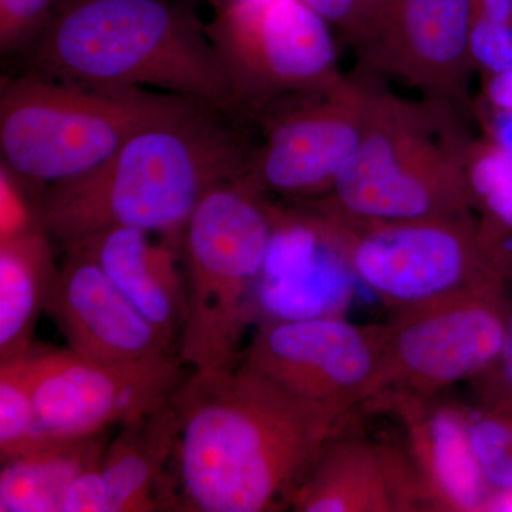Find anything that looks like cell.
Listing matches in <instances>:
<instances>
[{
  "instance_id": "cell-7",
  "label": "cell",
  "mask_w": 512,
  "mask_h": 512,
  "mask_svg": "<svg viewBox=\"0 0 512 512\" xmlns=\"http://www.w3.org/2000/svg\"><path fill=\"white\" fill-rule=\"evenodd\" d=\"M302 215L352 278L396 313L503 279L488 259L474 215L360 221L311 204Z\"/></svg>"
},
{
  "instance_id": "cell-4",
  "label": "cell",
  "mask_w": 512,
  "mask_h": 512,
  "mask_svg": "<svg viewBox=\"0 0 512 512\" xmlns=\"http://www.w3.org/2000/svg\"><path fill=\"white\" fill-rule=\"evenodd\" d=\"M365 131L320 210L360 221L474 215L463 119L433 101L410 103L365 82Z\"/></svg>"
},
{
  "instance_id": "cell-25",
  "label": "cell",
  "mask_w": 512,
  "mask_h": 512,
  "mask_svg": "<svg viewBox=\"0 0 512 512\" xmlns=\"http://www.w3.org/2000/svg\"><path fill=\"white\" fill-rule=\"evenodd\" d=\"M470 56L474 69L488 77L512 67V26L473 16Z\"/></svg>"
},
{
  "instance_id": "cell-14",
  "label": "cell",
  "mask_w": 512,
  "mask_h": 512,
  "mask_svg": "<svg viewBox=\"0 0 512 512\" xmlns=\"http://www.w3.org/2000/svg\"><path fill=\"white\" fill-rule=\"evenodd\" d=\"M66 249L46 311L70 350L99 363L170 355L173 342L131 305L96 259L80 247Z\"/></svg>"
},
{
  "instance_id": "cell-20",
  "label": "cell",
  "mask_w": 512,
  "mask_h": 512,
  "mask_svg": "<svg viewBox=\"0 0 512 512\" xmlns=\"http://www.w3.org/2000/svg\"><path fill=\"white\" fill-rule=\"evenodd\" d=\"M107 431L53 440L2 461L0 512H63L70 485L100 463L110 443Z\"/></svg>"
},
{
  "instance_id": "cell-11",
  "label": "cell",
  "mask_w": 512,
  "mask_h": 512,
  "mask_svg": "<svg viewBox=\"0 0 512 512\" xmlns=\"http://www.w3.org/2000/svg\"><path fill=\"white\" fill-rule=\"evenodd\" d=\"M37 416L50 439L93 436L167 403L187 379L171 355L99 363L72 350H30L23 356Z\"/></svg>"
},
{
  "instance_id": "cell-10",
  "label": "cell",
  "mask_w": 512,
  "mask_h": 512,
  "mask_svg": "<svg viewBox=\"0 0 512 512\" xmlns=\"http://www.w3.org/2000/svg\"><path fill=\"white\" fill-rule=\"evenodd\" d=\"M505 286L494 278L397 312L386 325L387 390L434 396L451 384L484 376L510 335Z\"/></svg>"
},
{
  "instance_id": "cell-9",
  "label": "cell",
  "mask_w": 512,
  "mask_h": 512,
  "mask_svg": "<svg viewBox=\"0 0 512 512\" xmlns=\"http://www.w3.org/2000/svg\"><path fill=\"white\" fill-rule=\"evenodd\" d=\"M239 362L340 419L389 389L386 326L342 315L262 319Z\"/></svg>"
},
{
  "instance_id": "cell-2",
  "label": "cell",
  "mask_w": 512,
  "mask_h": 512,
  "mask_svg": "<svg viewBox=\"0 0 512 512\" xmlns=\"http://www.w3.org/2000/svg\"><path fill=\"white\" fill-rule=\"evenodd\" d=\"M232 114L198 103L128 138L89 173L47 185L40 222L64 247L110 228L175 237L215 185L247 174L252 148Z\"/></svg>"
},
{
  "instance_id": "cell-26",
  "label": "cell",
  "mask_w": 512,
  "mask_h": 512,
  "mask_svg": "<svg viewBox=\"0 0 512 512\" xmlns=\"http://www.w3.org/2000/svg\"><path fill=\"white\" fill-rule=\"evenodd\" d=\"M96 468L86 471L70 485L63 512H106V497Z\"/></svg>"
},
{
  "instance_id": "cell-17",
  "label": "cell",
  "mask_w": 512,
  "mask_h": 512,
  "mask_svg": "<svg viewBox=\"0 0 512 512\" xmlns=\"http://www.w3.org/2000/svg\"><path fill=\"white\" fill-rule=\"evenodd\" d=\"M70 247L92 255L131 305L174 343L187 313V289L170 249L153 244L150 232L123 227Z\"/></svg>"
},
{
  "instance_id": "cell-28",
  "label": "cell",
  "mask_w": 512,
  "mask_h": 512,
  "mask_svg": "<svg viewBox=\"0 0 512 512\" xmlns=\"http://www.w3.org/2000/svg\"><path fill=\"white\" fill-rule=\"evenodd\" d=\"M488 372H497L495 380H500L501 382L494 386L493 402L512 393V318L510 335H508L503 353H501L500 359L497 360V363Z\"/></svg>"
},
{
  "instance_id": "cell-27",
  "label": "cell",
  "mask_w": 512,
  "mask_h": 512,
  "mask_svg": "<svg viewBox=\"0 0 512 512\" xmlns=\"http://www.w3.org/2000/svg\"><path fill=\"white\" fill-rule=\"evenodd\" d=\"M487 99L503 117H512V67L488 77Z\"/></svg>"
},
{
  "instance_id": "cell-18",
  "label": "cell",
  "mask_w": 512,
  "mask_h": 512,
  "mask_svg": "<svg viewBox=\"0 0 512 512\" xmlns=\"http://www.w3.org/2000/svg\"><path fill=\"white\" fill-rule=\"evenodd\" d=\"M177 433L174 396L146 416L121 426L96 468L106 512L168 511V470Z\"/></svg>"
},
{
  "instance_id": "cell-19",
  "label": "cell",
  "mask_w": 512,
  "mask_h": 512,
  "mask_svg": "<svg viewBox=\"0 0 512 512\" xmlns=\"http://www.w3.org/2000/svg\"><path fill=\"white\" fill-rule=\"evenodd\" d=\"M57 272L45 228L0 239V362L32 350Z\"/></svg>"
},
{
  "instance_id": "cell-6",
  "label": "cell",
  "mask_w": 512,
  "mask_h": 512,
  "mask_svg": "<svg viewBox=\"0 0 512 512\" xmlns=\"http://www.w3.org/2000/svg\"><path fill=\"white\" fill-rule=\"evenodd\" d=\"M264 195L244 177L215 185L181 232L187 313L180 360L191 372L241 360L275 232V211Z\"/></svg>"
},
{
  "instance_id": "cell-8",
  "label": "cell",
  "mask_w": 512,
  "mask_h": 512,
  "mask_svg": "<svg viewBox=\"0 0 512 512\" xmlns=\"http://www.w3.org/2000/svg\"><path fill=\"white\" fill-rule=\"evenodd\" d=\"M237 110L338 89L332 28L303 0H231L207 25Z\"/></svg>"
},
{
  "instance_id": "cell-29",
  "label": "cell",
  "mask_w": 512,
  "mask_h": 512,
  "mask_svg": "<svg viewBox=\"0 0 512 512\" xmlns=\"http://www.w3.org/2000/svg\"><path fill=\"white\" fill-rule=\"evenodd\" d=\"M473 16L512 26V0H473Z\"/></svg>"
},
{
  "instance_id": "cell-5",
  "label": "cell",
  "mask_w": 512,
  "mask_h": 512,
  "mask_svg": "<svg viewBox=\"0 0 512 512\" xmlns=\"http://www.w3.org/2000/svg\"><path fill=\"white\" fill-rule=\"evenodd\" d=\"M200 101L140 87L93 86L28 72L2 83V165L33 184L89 173L151 124ZM204 104V103H202Z\"/></svg>"
},
{
  "instance_id": "cell-31",
  "label": "cell",
  "mask_w": 512,
  "mask_h": 512,
  "mask_svg": "<svg viewBox=\"0 0 512 512\" xmlns=\"http://www.w3.org/2000/svg\"><path fill=\"white\" fill-rule=\"evenodd\" d=\"M490 406L498 407V409L508 410V412L512 413V393L501 397V399L494 400V402H491Z\"/></svg>"
},
{
  "instance_id": "cell-12",
  "label": "cell",
  "mask_w": 512,
  "mask_h": 512,
  "mask_svg": "<svg viewBox=\"0 0 512 512\" xmlns=\"http://www.w3.org/2000/svg\"><path fill=\"white\" fill-rule=\"evenodd\" d=\"M265 121V140L252 151V187L296 200H318L355 156L365 131V80H346L326 93L292 97Z\"/></svg>"
},
{
  "instance_id": "cell-16",
  "label": "cell",
  "mask_w": 512,
  "mask_h": 512,
  "mask_svg": "<svg viewBox=\"0 0 512 512\" xmlns=\"http://www.w3.org/2000/svg\"><path fill=\"white\" fill-rule=\"evenodd\" d=\"M390 397L407 433V454L416 468L430 511H485L493 490L474 453L468 416L433 402V396L399 392Z\"/></svg>"
},
{
  "instance_id": "cell-3",
  "label": "cell",
  "mask_w": 512,
  "mask_h": 512,
  "mask_svg": "<svg viewBox=\"0 0 512 512\" xmlns=\"http://www.w3.org/2000/svg\"><path fill=\"white\" fill-rule=\"evenodd\" d=\"M29 72L157 89L232 114L231 84L192 0H56Z\"/></svg>"
},
{
  "instance_id": "cell-24",
  "label": "cell",
  "mask_w": 512,
  "mask_h": 512,
  "mask_svg": "<svg viewBox=\"0 0 512 512\" xmlns=\"http://www.w3.org/2000/svg\"><path fill=\"white\" fill-rule=\"evenodd\" d=\"M56 0H0L3 55L26 49L45 28Z\"/></svg>"
},
{
  "instance_id": "cell-1",
  "label": "cell",
  "mask_w": 512,
  "mask_h": 512,
  "mask_svg": "<svg viewBox=\"0 0 512 512\" xmlns=\"http://www.w3.org/2000/svg\"><path fill=\"white\" fill-rule=\"evenodd\" d=\"M174 403L178 433L168 470V511L289 507L292 491L342 420L241 362L190 370Z\"/></svg>"
},
{
  "instance_id": "cell-21",
  "label": "cell",
  "mask_w": 512,
  "mask_h": 512,
  "mask_svg": "<svg viewBox=\"0 0 512 512\" xmlns=\"http://www.w3.org/2000/svg\"><path fill=\"white\" fill-rule=\"evenodd\" d=\"M37 416L35 397L22 357L0 362V460L49 444Z\"/></svg>"
},
{
  "instance_id": "cell-22",
  "label": "cell",
  "mask_w": 512,
  "mask_h": 512,
  "mask_svg": "<svg viewBox=\"0 0 512 512\" xmlns=\"http://www.w3.org/2000/svg\"><path fill=\"white\" fill-rule=\"evenodd\" d=\"M471 444L494 493L512 490V413L488 406L468 416Z\"/></svg>"
},
{
  "instance_id": "cell-30",
  "label": "cell",
  "mask_w": 512,
  "mask_h": 512,
  "mask_svg": "<svg viewBox=\"0 0 512 512\" xmlns=\"http://www.w3.org/2000/svg\"><path fill=\"white\" fill-rule=\"evenodd\" d=\"M485 511L512 512V490L491 495Z\"/></svg>"
},
{
  "instance_id": "cell-23",
  "label": "cell",
  "mask_w": 512,
  "mask_h": 512,
  "mask_svg": "<svg viewBox=\"0 0 512 512\" xmlns=\"http://www.w3.org/2000/svg\"><path fill=\"white\" fill-rule=\"evenodd\" d=\"M357 52L372 36L386 0H303Z\"/></svg>"
},
{
  "instance_id": "cell-15",
  "label": "cell",
  "mask_w": 512,
  "mask_h": 512,
  "mask_svg": "<svg viewBox=\"0 0 512 512\" xmlns=\"http://www.w3.org/2000/svg\"><path fill=\"white\" fill-rule=\"evenodd\" d=\"M296 512L430 511L403 448L330 437L289 498Z\"/></svg>"
},
{
  "instance_id": "cell-13",
  "label": "cell",
  "mask_w": 512,
  "mask_h": 512,
  "mask_svg": "<svg viewBox=\"0 0 512 512\" xmlns=\"http://www.w3.org/2000/svg\"><path fill=\"white\" fill-rule=\"evenodd\" d=\"M471 22L473 0H386L359 53L373 69L406 80L466 120L473 111Z\"/></svg>"
}]
</instances>
